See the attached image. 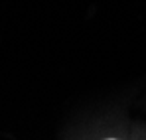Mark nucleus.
Instances as JSON below:
<instances>
[{"mask_svg":"<svg viewBox=\"0 0 146 140\" xmlns=\"http://www.w3.org/2000/svg\"><path fill=\"white\" fill-rule=\"evenodd\" d=\"M107 140H117V138H107Z\"/></svg>","mask_w":146,"mask_h":140,"instance_id":"f257e3e1","label":"nucleus"}]
</instances>
